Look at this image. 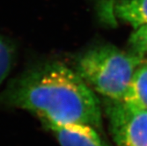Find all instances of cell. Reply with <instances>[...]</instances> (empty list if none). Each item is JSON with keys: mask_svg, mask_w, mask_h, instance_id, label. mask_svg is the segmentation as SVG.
I'll list each match as a JSON object with an SVG mask.
<instances>
[{"mask_svg": "<svg viewBox=\"0 0 147 146\" xmlns=\"http://www.w3.org/2000/svg\"><path fill=\"white\" fill-rule=\"evenodd\" d=\"M0 109H22L41 122L102 129L99 99L72 67L57 59L37 61L0 91Z\"/></svg>", "mask_w": 147, "mask_h": 146, "instance_id": "6da1fadb", "label": "cell"}, {"mask_svg": "<svg viewBox=\"0 0 147 146\" xmlns=\"http://www.w3.org/2000/svg\"><path fill=\"white\" fill-rule=\"evenodd\" d=\"M145 62L130 50L95 44L73 58L72 68L93 91L108 100H123L135 71Z\"/></svg>", "mask_w": 147, "mask_h": 146, "instance_id": "7a4b0ae2", "label": "cell"}, {"mask_svg": "<svg viewBox=\"0 0 147 146\" xmlns=\"http://www.w3.org/2000/svg\"><path fill=\"white\" fill-rule=\"evenodd\" d=\"M105 113L117 146H147V110L106 99Z\"/></svg>", "mask_w": 147, "mask_h": 146, "instance_id": "3957f363", "label": "cell"}, {"mask_svg": "<svg viewBox=\"0 0 147 146\" xmlns=\"http://www.w3.org/2000/svg\"><path fill=\"white\" fill-rule=\"evenodd\" d=\"M60 146H108L97 129L85 124H56L42 122Z\"/></svg>", "mask_w": 147, "mask_h": 146, "instance_id": "277c9868", "label": "cell"}, {"mask_svg": "<svg viewBox=\"0 0 147 146\" xmlns=\"http://www.w3.org/2000/svg\"><path fill=\"white\" fill-rule=\"evenodd\" d=\"M112 14L115 25L119 20L135 29L147 26V0H117Z\"/></svg>", "mask_w": 147, "mask_h": 146, "instance_id": "5b68a950", "label": "cell"}, {"mask_svg": "<svg viewBox=\"0 0 147 146\" xmlns=\"http://www.w3.org/2000/svg\"><path fill=\"white\" fill-rule=\"evenodd\" d=\"M123 101L131 107L147 110V63L135 71Z\"/></svg>", "mask_w": 147, "mask_h": 146, "instance_id": "8992f818", "label": "cell"}, {"mask_svg": "<svg viewBox=\"0 0 147 146\" xmlns=\"http://www.w3.org/2000/svg\"><path fill=\"white\" fill-rule=\"evenodd\" d=\"M17 57V48L11 39L0 34V85L5 80Z\"/></svg>", "mask_w": 147, "mask_h": 146, "instance_id": "52a82bcc", "label": "cell"}, {"mask_svg": "<svg viewBox=\"0 0 147 146\" xmlns=\"http://www.w3.org/2000/svg\"><path fill=\"white\" fill-rule=\"evenodd\" d=\"M129 50L147 63V26L134 30L129 39Z\"/></svg>", "mask_w": 147, "mask_h": 146, "instance_id": "ba28073f", "label": "cell"}, {"mask_svg": "<svg viewBox=\"0 0 147 146\" xmlns=\"http://www.w3.org/2000/svg\"><path fill=\"white\" fill-rule=\"evenodd\" d=\"M117 0H97V12L100 19L109 25H115L112 14L114 4Z\"/></svg>", "mask_w": 147, "mask_h": 146, "instance_id": "9c48e42d", "label": "cell"}]
</instances>
